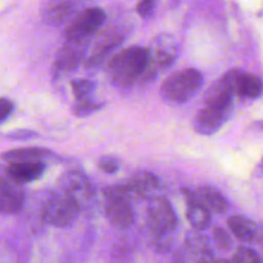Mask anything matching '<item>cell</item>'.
Returning a JSON list of instances; mask_svg holds the SVG:
<instances>
[{"instance_id":"6da1fadb","label":"cell","mask_w":263,"mask_h":263,"mask_svg":"<svg viewBox=\"0 0 263 263\" xmlns=\"http://www.w3.org/2000/svg\"><path fill=\"white\" fill-rule=\"evenodd\" d=\"M152 64L149 49L133 46L118 51L108 63V73L115 86L125 89L151 76Z\"/></svg>"},{"instance_id":"7a4b0ae2","label":"cell","mask_w":263,"mask_h":263,"mask_svg":"<svg viewBox=\"0 0 263 263\" xmlns=\"http://www.w3.org/2000/svg\"><path fill=\"white\" fill-rule=\"evenodd\" d=\"M203 85V74L194 68H187L170 76L161 87V95L166 102L180 104L197 94Z\"/></svg>"},{"instance_id":"3957f363","label":"cell","mask_w":263,"mask_h":263,"mask_svg":"<svg viewBox=\"0 0 263 263\" xmlns=\"http://www.w3.org/2000/svg\"><path fill=\"white\" fill-rule=\"evenodd\" d=\"M104 215L112 225L126 229L133 225L134 211L130 200L133 199L126 185L107 189L104 193Z\"/></svg>"},{"instance_id":"277c9868","label":"cell","mask_w":263,"mask_h":263,"mask_svg":"<svg viewBox=\"0 0 263 263\" xmlns=\"http://www.w3.org/2000/svg\"><path fill=\"white\" fill-rule=\"evenodd\" d=\"M233 99L220 100V102H208L197 113L193 126L200 135H212L215 134L233 113Z\"/></svg>"},{"instance_id":"5b68a950","label":"cell","mask_w":263,"mask_h":263,"mask_svg":"<svg viewBox=\"0 0 263 263\" xmlns=\"http://www.w3.org/2000/svg\"><path fill=\"white\" fill-rule=\"evenodd\" d=\"M80 215V202L62 190L46 202L44 217L57 228H66L73 223Z\"/></svg>"},{"instance_id":"8992f818","label":"cell","mask_w":263,"mask_h":263,"mask_svg":"<svg viewBox=\"0 0 263 263\" xmlns=\"http://www.w3.org/2000/svg\"><path fill=\"white\" fill-rule=\"evenodd\" d=\"M148 222L154 238L158 241H163L166 235L174 233L176 229L177 217L166 199L156 198L149 205Z\"/></svg>"},{"instance_id":"52a82bcc","label":"cell","mask_w":263,"mask_h":263,"mask_svg":"<svg viewBox=\"0 0 263 263\" xmlns=\"http://www.w3.org/2000/svg\"><path fill=\"white\" fill-rule=\"evenodd\" d=\"M105 21L104 10L100 8H87L77 14L66 28L67 41H84L95 32Z\"/></svg>"},{"instance_id":"ba28073f","label":"cell","mask_w":263,"mask_h":263,"mask_svg":"<svg viewBox=\"0 0 263 263\" xmlns=\"http://www.w3.org/2000/svg\"><path fill=\"white\" fill-rule=\"evenodd\" d=\"M25 203V193L21 184L9 176H0V213L14 215Z\"/></svg>"},{"instance_id":"9c48e42d","label":"cell","mask_w":263,"mask_h":263,"mask_svg":"<svg viewBox=\"0 0 263 263\" xmlns=\"http://www.w3.org/2000/svg\"><path fill=\"white\" fill-rule=\"evenodd\" d=\"M149 53L154 68H167L171 66L177 57V44L174 36L168 33L157 36L152 43V49H149Z\"/></svg>"},{"instance_id":"30bf717a","label":"cell","mask_w":263,"mask_h":263,"mask_svg":"<svg viewBox=\"0 0 263 263\" xmlns=\"http://www.w3.org/2000/svg\"><path fill=\"white\" fill-rule=\"evenodd\" d=\"M182 192H184L185 199H186L187 203L186 217L190 225L198 231L205 230V229L210 228L211 220H212V217H211V211L200 202L197 193L187 189H184Z\"/></svg>"},{"instance_id":"8fae6325","label":"cell","mask_w":263,"mask_h":263,"mask_svg":"<svg viewBox=\"0 0 263 263\" xmlns=\"http://www.w3.org/2000/svg\"><path fill=\"white\" fill-rule=\"evenodd\" d=\"M229 228L234 235L246 243H262L263 230L254 221L243 216H233L229 218Z\"/></svg>"},{"instance_id":"7c38bea8","label":"cell","mask_w":263,"mask_h":263,"mask_svg":"<svg viewBox=\"0 0 263 263\" xmlns=\"http://www.w3.org/2000/svg\"><path fill=\"white\" fill-rule=\"evenodd\" d=\"M61 185L62 190L71 194L79 202L87 199L92 194V186L89 179L80 171H71L63 175Z\"/></svg>"},{"instance_id":"4fadbf2b","label":"cell","mask_w":263,"mask_h":263,"mask_svg":"<svg viewBox=\"0 0 263 263\" xmlns=\"http://www.w3.org/2000/svg\"><path fill=\"white\" fill-rule=\"evenodd\" d=\"M133 198H151L161 189V181L153 174L141 171L126 182Z\"/></svg>"},{"instance_id":"5bb4252c","label":"cell","mask_w":263,"mask_h":263,"mask_svg":"<svg viewBox=\"0 0 263 263\" xmlns=\"http://www.w3.org/2000/svg\"><path fill=\"white\" fill-rule=\"evenodd\" d=\"M44 171H45V166L40 161L15 162V163H10V166L8 167L7 175L18 184H25V182L40 179Z\"/></svg>"},{"instance_id":"9a60e30c","label":"cell","mask_w":263,"mask_h":263,"mask_svg":"<svg viewBox=\"0 0 263 263\" xmlns=\"http://www.w3.org/2000/svg\"><path fill=\"white\" fill-rule=\"evenodd\" d=\"M186 252L190 254L187 261H212L213 249L210 240L199 233H189L186 235Z\"/></svg>"},{"instance_id":"2e32d148","label":"cell","mask_w":263,"mask_h":263,"mask_svg":"<svg viewBox=\"0 0 263 263\" xmlns=\"http://www.w3.org/2000/svg\"><path fill=\"white\" fill-rule=\"evenodd\" d=\"M82 58L81 41H68L66 46L58 54L55 62V73L62 74L76 68Z\"/></svg>"},{"instance_id":"e0dca14e","label":"cell","mask_w":263,"mask_h":263,"mask_svg":"<svg viewBox=\"0 0 263 263\" xmlns=\"http://www.w3.org/2000/svg\"><path fill=\"white\" fill-rule=\"evenodd\" d=\"M236 95L247 98H258L263 91V82L254 74L238 71L236 76Z\"/></svg>"},{"instance_id":"ac0fdd59","label":"cell","mask_w":263,"mask_h":263,"mask_svg":"<svg viewBox=\"0 0 263 263\" xmlns=\"http://www.w3.org/2000/svg\"><path fill=\"white\" fill-rule=\"evenodd\" d=\"M200 202L210 211L216 213H225L229 210L228 199L218 190L210 186H200L195 190Z\"/></svg>"},{"instance_id":"d6986e66","label":"cell","mask_w":263,"mask_h":263,"mask_svg":"<svg viewBox=\"0 0 263 263\" xmlns=\"http://www.w3.org/2000/svg\"><path fill=\"white\" fill-rule=\"evenodd\" d=\"M49 156H50V152L46 151V149L23 148L7 152V153L3 154L2 158L9 163H15V162H36Z\"/></svg>"},{"instance_id":"ffe728a7","label":"cell","mask_w":263,"mask_h":263,"mask_svg":"<svg viewBox=\"0 0 263 263\" xmlns=\"http://www.w3.org/2000/svg\"><path fill=\"white\" fill-rule=\"evenodd\" d=\"M95 90V82L91 80H77L72 82V91L77 100L87 99Z\"/></svg>"},{"instance_id":"44dd1931","label":"cell","mask_w":263,"mask_h":263,"mask_svg":"<svg viewBox=\"0 0 263 263\" xmlns=\"http://www.w3.org/2000/svg\"><path fill=\"white\" fill-rule=\"evenodd\" d=\"M100 108H102V104L95 103L94 100L87 98V99L77 100V104L74 105L73 112L77 117H86V116H90L92 115V113L98 112Z\"/></svg>"},{"instance_id":"7402d4cb","label":"cell","mask_w":263,"mask_h":263,"mask_svg":"<svg viewBox=\"0 0 263 263\" xmlns=\"http://www.w3.org/2000/svg\"><path fill=\"white\" fill-rule=\"evenodd\" d=\"M234 262H240V263H257L261 262V257L251 248H247V247H240V248L236 251V253L233 257Z\"/></svg>"},{"instance_id":"603a6c76","label":"cell","mask_w":263,"mask_h":263,"mask_svg":"<svg viewBox=\"0 0 263 263\" xmlns=\"http://www.w3.org/2000/svg\"><path fill=\"white\" fill-rule=\"evenodd\" d=\"M213 239L216 241V246L221 249V251H229L231 248V238L226 230L221 228H216L213 231Z\"/></svg>"},{"instance_id":"cb8c5ba5","label":"cell","mask_w":263,"mask_h":263,"mask_svg":"<svg viewBox=\"0 0 263 263\" xmlns=\"http://www.w3.org/2000/svg\"><path fill=\"white\" fill-rule=\"evenodd\" d=\"M98 164H99V168L103 172H105V174H115L118 170V167H120V161L117 158H115V157L107 156L102 157Z\"/></svg>"},{"instance_id":"d4e9b609","label":"cell","mask_w":263,"mask_h":263,"mask_svg":"<svg viewBox=\"0 0 263 263\" xmlns=\"http://www.w3.org/2000/svg\"><path fill=\"white\" fill-rule=\"evenodd\" d=\"M69 13H71V8H68L67 5H61L58 8H54L49 13V21L53 23H62L66 20Z\"/></svg>"},{"instance_id":"484cf974","label":"cell","mask_w":263,"mask_h":263,"mask_svg":"<svg viewBox=\"0 0 263 263\" xmlns=\"http://www.w3.org/2000/svg\"><path fill=\"white\" fill-rule=\"evenodd\" d=\"M157 0H140L136 7V12L144 18H148L153 14L154 9H156Z\"/></svg>"},{"instance_id":"4316f807","label":"cell","mask_w":263,"mask_h":263,"mask_svg":"<svg viewBox=\"0 0 263 263\" xmlns=\"http://www.w3.org/2000/svg\"><path fill=\"white\" fill-rule=\"evenodd\" d=\"M13 103L7 98H0V125L7 121V118L12 115Z\"/></svg>"},{"instance_id":"83f0119b","label":"cell","mask_w":263,"mask_h":263,"mask_svg":"<svg viewBox=\"0 0 263 263\" xmlns=\"http://www.w3.org/2000/svg\"><path fill=\"white\" fill-rule=\"evenodd\" d=\"M30 136H35V134L30 133V131H17V133H13L10 135H8V138L14 139V140H21V139L30 138Z\"/></svg>"},{"instance_id":"f1b7e54d","label":"cell","mask_w":263,"mask_h":263,"mask_svg":"<svg viewBox=\"0 0 263 263\" xmlns=\"http://www.w3.org/2000/svg\"><path fill=\"white\" fill-rule=\"evenodd\" d=\"M263 176V159L261 161V163L258 164V167L256 168V177H261Z\"/></svg>"}]
</instances>
